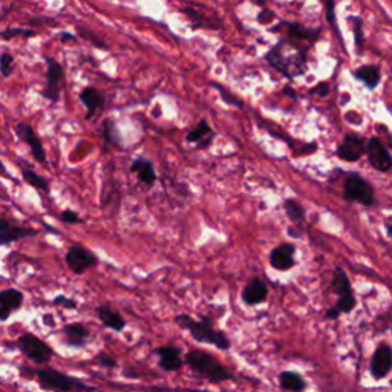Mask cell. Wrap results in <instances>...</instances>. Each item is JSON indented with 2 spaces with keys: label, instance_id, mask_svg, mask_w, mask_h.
<instances>
[{
  "label": "cell",
  "instance_id": "obj_1",
  "mask_svg": "<svg viewBox=\"0 0 392 392\" xmlns=\"http://www.w3.org/2000/svg\"><path fill=\"white\" fill-rule=\"evenodd\" d=\"M265 60L274 71H278L288 80H293L305 74L308 66V50L291 40L282 39L265 54Z\"/></svg>",
  "mask_w": 392,
  "mask_h": 392
},
{
  "label": "cell",
  "instance_id": "obj_2",
  "mask_svg": "<svg viewBox=\"0 0 392 392\" xmlns=\"http://www.w3.org/2000/svg\"><path fill=\"white\" fill-rule=\"evenodd\" d=\"M20 374L23 377L34 378L39 386L45 391L52 392H95L97 388L92 386L81 378L68 375L54 368H28L20 367Z\"/></svg>",
  "mask_w": 392,
  "mask_h": 392
},
{
  "label": "cell",
  "instance_id": "obj_3",
  "mask_svg": "<svg viewBox=\"0 0 392 392\" xmlns=\"http://www.w3.org/2000/svg\"><path fill=\"white\" fill-rule=\"evenodd\" d=\"M174 322L184 331H189L192 339L198 343H205V345H212L221 351H229L231 348L229 337L221 329L215 328L209 316H203L196 320L189 314H178Z\"/></svg>",
  "mask_w": 392,
  "mask_h": 392
},
{
  "label": "cell",
  "instance_id": "obj_4",
  "mask_svg": "<svg viewBox=\"0 0 392 392\" xmlns=\"http://www.w3.org/2000/svg\"><path fill=\"white\" fill-rule=\"evenodd\" d=\"M184 363L199 377L205 378L210 383H223L235 380V374L219 362L215 355L203 349H190L184 355Z\"/></svg>",
  "mask_w": 392,
  "mask_h": 392
},
{
  "label": "cell",
  "instance_id": "obj_5",
  "mask_svg": "<svg viewBox=\"0 0 392 392\" xmlns=\"http://www.w3.org/2000/svg\"><path fill=\"white\" fill-rule=\"evenodd\" d=\"M343 199L349 203L360 204L363 207H373L375 205V194L371 183L357 172L347 174L345 183H343Z\"/></svg>",
  "mask_w": 392,
  "mask_h": 392
},
{
  "label": "cell",
  "instance_id": "obj_6",
  "mask_svg": "<svg viewBox=\"0 0 392 392\" xmlns=\"http://www.w3.org/2000/svg\"><path fill=\"white\" fill-rule=\"evenodd\" d=\"M16 348L26 359H30L37 364L51 362L54 357V349L45 340L32 333H23L22 336H19V339L16 340Z\"/></svg>",
  "mask_w": 392,
  "mask_h": 392
},
{
  "label": "cell",
  "instance_id": "obj_7",
  "mask_svg": "<svg viewBox=\"0 0 392 392\" xmlns=\"http://www.w3.org/2000/svg\"><path fill=\"white\" fill-rule=\"evenodd\" d=\"M46 87L40 91V95L50 103L60 100L61 89L65 86V70L56 59L46 57Z\"/></svg>",
  "mask_w": 392,
  "mask_h": 392
},
{
  "label": "cell",
  "instance_id": "obj_8",
  "mask_svg": "<svg viewBox=\"0 0 392 392\" xmlns=\"http://www.w3.org/2000/svg\"><path fill=\"white\" fill-rule=\"evenodd\" d=\"M65 260L74 274H83L89 268L99 265L97 254L79 244L70 247V250L66 251Z\"/></svg>",
  "mask_w": 392,
  "mask_h": 392
},
{
  "label": "cell",
  "instance_id": "obj_9",
  "mask_svg": "<svg viewBox=\"0 0 392 392\" xmlns=\"http://www.w3.org/2000/svg\"><path fill=\"white\" fill-rule=\"evenodd\" d=\"M14 132L20 140L28 144L34 160H36L39 164H42L43 167L50 166V164H48V156L45 152L43 143L42 140H40V136L37 135L36 129H34L30 123H26V121L17 123V125L14 126Z\"/></svg>",
  "mask_w": 392,
  "mask_h": 392
},
{
  "label": "cell",
  "instance_id": "obj_10",
  "mask_svg": "<svg viewBox=\"0 0 392 392\" xmlns=\"http://www.w3.org/2000/svg\"><path fill=\"white\" fill-rule=\"evenodd\" d=\"M367 143L368 140L362 136L360 134L355 132H348L345 136H343L342 143L337 147L336 154L340 160L347 161V163H355L359 161L360 158L367 154Z\"/></svg>",
  "mask_w": 392,
  "mask_h": 392
},
{
  "label": "cell",
  "instance_id": "obj_11",
  "mask_svg": "<svg viewBox=\"0 0 392 392\" xmlns=\"http://www.w3.org/2000/svg\"><path fill=\"white\" fill-rule=\"evenodd\" d=\"M364 155L368 156V163L371 164V167L375 169L377 172L388 174L392 169V155L378 136H371V138H368L367 154Z\"/></svg>",
  "mask_w": 392,
  "mask_h": 392
},
{
  "label": "cell",
  "instance_id": "obj_12",
  "mask_svg": "<svg viewBox=\"0 0 392 392\" xmlns=\"http://www.w3.org/2000/svg\"><path fill=\"white\" fill-rule=\"evenodd\" d=\"M392 371V348L388 343H380L371 357L369 374L374 380H383Z\"/></svg>",
  "mask_w": 392,
  "mask_h": 392
},
{
  "label": "cell",
  "instance_id": "obj_13",
  "mask_svg": "<svg viewBox=\"0 0 392 392\" xmlns=\"http://www.w3.org/2000/svg\"><path fill=\"white\" fill-rule=\"evenodd\" d=\"M39 233V230L31 229V227H23L11 219L0 218V245H10L20 239L37 236Z\"/></svg>",
  "mask_w": 392,
  "mask_h": 392
},
{
  "label": "cell",
  "instance_id": "obj_14",
  "mask_svg": "<svg viewBox=\"0 0 392 392\" xmlns=\"http://www.w3.org/2000/svg\"><path fill=\"white\" fill-rule=\"evenodd\" d=\"M296 245L290 243H282L270 251L268 262L278 271H288L296 265Z\"/></svg>",
  "mask_w": 392,
  "mask_h": 392
},
{
  "label": "cell",
  "instance_id": "obj_15",
  "mask_svg": "<svg viewBox=\"0 0 392 392\" xmlns=\"http://www.w3.org/2000/svg\"><path fill=\"white\" fill-rule=\"evenodd\" d=\"M154 353L155 355H158V364H160V368L167 371V373H175V371L183 368V364H185L181 348L175 345L158 347Z\"/></svg>",
  "mask_w": 392,
  "mask_h": 392
},
{
  "label": "cell",
  "instance_id": "obj_16",
  "mask_svg": "<svg viewBox=\"0 0 392 392\" xmlns=\"http://www.w3.org/2000/svg\"><path fill=\"white\" fill-rule=\"evenodd\" d=\"M25 294L17 288L0 290V322H6L12 313L19 311L23 305Z\"/></svg>",
  "mask_w": 392,
  "mask_h": 392
},
{
  "label": "cell",
  "instance_id": "obj_17",
  "mask_svg": "<svg viewBox=\"0 0 392 392\" xmlns=\"http://www.w3.org/2000/svg\"><path fill=\"white\" fill-rule=\"evenodd\" d=\"M61 334H63V342L65 345L70 348H85L87 345L89 339H91V333L89 329L80 322L68 323L63 328H61Z\"/></svg>",
  "mask_w": 392,
  "mask_h": 392
},
{
  "label": "cell",
  "instance_id": "obj_18",
  "mask_svg": "<svg viewBox=\"0 0 392 392\" xmlns=\"http://www.w3.org/2000/svg\"><path fill=\"white\" fill-rule=\"evenodd\" d=\"M240 298H243L244 304L249 307L264 304L268 298V287L260 278H251L245 284Z\"/></svg>",
  "mask_w": 392,
  "mask_h": 392
},
{
  "label": "cell",
  "instance_id": "obj_19",
  "mask_svg": "<svg viewBox=\"0 0 392 392\" xmlns=\"http://www.w3.org/2000/svg\"><path fill=\"white\" fill-rule=\"evenodd\" d=\"M181 12L190 20V28L194 31H198L201 28H207V30H223L224 28L221 19L207 17L204 12L196 11L194 6H183Z\"/></svg>",
  "mask_w": 392,
  "mask_h": 392
},
{
  "label": "cell",
  "instance_id": "obj_20",
  "mask_svg": "<svg viewBox=\"0 0 392 392\" xmlns=\"http://www.w3.org/2000/svg\"><path fill=\"white\" fill-rule=\"evenodd\" d=\"M129 170L132 172V174H136V176H138V181L146 185V187H152L156 181L154 163L147 160V158H144V156L135 158L134 163L130 164Z\"/></svg>",
  "mask_w": 392,
  "mask_h": 392
},
{
  "label": "cell",
  "instance_id": "obj_21",
  "mask_svg": "<svg viewBox=\"0 0 392 392\" xmlns=\"http://www.w3.org/2000/svg\"><path fill=\"white\" fill-rule=\"evenodd\" d=\"M80 101L83 103L85 107L87 109V114H86V120H91L92 116L97 114L100 109L105 106V97H103V94L99 91V89H95L92 86H87L85 87L83 91L80 92Z\"/></svg>",
  "mask_w": 392,
  "mask_h": 392
},
{
  "label": "cell",
  "instance_id": "obj_22",
  "mask_svg": "<svg viewBox=\"0 0 392 392\" xmlns=\"http://www.w3.org/2000/svg\"><path fill=\"white\" fill-rule=\"evenodd\" d=\"M97 314L103 325L109 329H112V331L121 333V331H125V328L127 327L126 319L109 305H100L97 308Z\"/></svg>",
  "mask_w": 392,
  "mask_h": 392
},
{
  "label": "cell",
  "instance_id": "obj_23",
  "mask_svg": "<svg viewBox=\"0 0 392 392\" xmlns=\"http://www.w3.org/2000/svg\"><path fill=\"white\" fill-rule=\"evenodd\" d=\"M215 135H213V130L209 125V121L203 118L198 125L190 130V132L185 135V140L189 143H196L198 149H205L207 146H210Z\"/></svg>",
  "mask_w": 392,
  "mask_h": 392
},
{
  "label": "cell",
  "instance_id": "obj_24",
  "mask_svg": "<svg viewBox=\"0 0 392 392\" xmlns=\"http://www.w3.org/2000/svg\"><path fill=\"white\" fill-rule=\"evenodd\" d=\"M278 382L280 389L287 392H305L308 389V382L296 371H282Z\"/></svg>",
  "mask_w": 392,
  "mask_h": 392
},
{
  "label": "cell",
  "instance_id": "obj_25",
  "mask_svg": "<svg viewBox=\"0 0 392 392\" xmlns=\"http://www.w3.org/2000/svg\"><path fill=\"white\" fill-rule=\"evenodd\" d=\"M353 77L355 80L362 81L369 91H374V89L380 85L382 72L375 65H363L360 68H357L355 71H353Z\"/></svg>",
  "mask_w": 392,
  "mask_h": 392
},
{
  "label": "cell",
  "instance_id": "obj_26",
  "mask_svg": "<svg viewBox=\"0 0 392 392\" xmlns=\"http://www.w3.org/2000/svg\"><path fill=\"white\" fill-rule=\"evenodd\" d=\"M290 37L309 40V42H318L320 39V28H307L299 22H284Z\"/></svg>",
  "mask_w": 392,
  "mask_h": 392
},
{
  "label": "cell",
  "instance_id": "obj_27",
  "mask_svg": "<svg viewBox=\"0 0 392 392\" xmlns=\"http://www.w3.org/2000/svg\"><path fill=\"white\" fill-rule=\"evenodd\" d=\"M101 132H103V140H105V146L121 147V136H120L118 127H116L114 120L106 118L105 121H103Z\"/></svg>",
  "mask_w": 392,
  "mask_h": 392
},
{
  "label": "cell",
  "instance_id": "obj_28",
  "mask_svg": "<svg viewBox=\"0 0 392 392\" xmlns=\"http://www.w3.org/2000/svg\"><path fill=\"white\" fill-rule=\"evenodd\" d=\"M284 209H285L288 219H290V221L294 224H300L305 219V215H307L305 209L302 207L300 203L296 201V199H291V198L285 199Z\"/></svg>",
  "mask_w": 392,
  "mask_h": 392
},
{
  "label": "cell",
  "instance_id": "obj_29",
  "mask_svg": "<svg viewBox=\"0 0 392 392\" xmlns=\"http://www.w3.org/2000/svg\"><path fill=\"white\" fill-rule=\"evenodd\" d=\"M22 176H23V180L26 181V184H30L31 187L37 189V190H42V192H46V194H48V192H50V181H48L45 176L39 175L37 172L30 170V169H23L22 170Z\"/></svg>",
  "mask_w": 392,
  "mask_h": 392
},
{
  "label": "cell",
  "instance_id": "obj_30",
  "mask_svg": "<svg viewBox=\"0 0 392 392\" xmlns=\"http://www.w3.org/2000/svg\"><path fill=\"white\" fill-rule=\"evenodd\" d=\"M210 86L213 89H216V91L219 92V95H221L223 101L227 103V105H229V106L236 107V109H243L244 107V101L240 100L239 97H236L235 94H231L229 89H227L225 86H223L221 83H218V81H212Z\"/></svg>",
  "mask_w": 392,
  "mask_h": 392
},
{
  "label": "cell",
  "instance_id": "obj_31",
  "mask_svg": "<svg viewBox=\"0 0 392 392\" xmlns=\"http://www.w3.org/2000/svg\"><path fill=\"white\" fill-rule=\"evenodd\" d=\"M37 36V31H34L31 28H17V26H10V28H6L3 31H0V39L2 40H12L16 37H36Z\"/></svg>",
  "mask_w": 392,
  "mask_h": 392
},
{
  "label": "cell",
  "instance_id": "obj_32",
  "mask_svg": "<svg viewBox=\"0 0 392 392\" xmlns=\"http://www.w3.org/2000/svg\"><path fill=\"white\" fill-rule=\"evenodd\" d=\"M12 71H14V57L10 52H2L0 54V74L3 77H10Z\"/></svg>",
  "mask_w": 392,
  "mask_h": 392
},
{
  "label": "cell",
  "instance_id": "obj_33",
  "mask_svg": "<svg viewBox=\"0 0 392 392\" xmlns=\"http://www.w3.org/2000/svg\"><path fill=\"white\" fill-rule=\"evenodd\" d=\"M354 22V28H353V31H354V45H355V48H357V52H362V50H363V40H364V37H363V22H362V19L360 17H353L351 19Z\"/></svg>",
  "mask_w": 392,
  "mask_h": 392
},
{
  "label": "cell",
  "instance_id": "obj_34",
  "mask_svg": "<svg viewBox=\"0 0 392 392\" xmlns=\"http://www.w3.org/2000/svg\"><path fill=\"white\" fill-rule=\"evenodd\" d=\"M60 221L63 224H70V225H75V224H81L83 223V219L80 218V215L77 212L66 209L60 213Z\"/></svg>",
  "mask_w": 392,
  "mask_h": 392
},
{
  "label": "cell",
  "instance_id": "obj_35",
  "mask_svg": "<svg viewBox=\"0 0 392 392\" xmlns=\"http://www.w3.org/2000/svg\"><path fill=\"white\" fill-rule=\"evenodd\" d=\"M52 305L66 308V309H75L77 308V300L68 298V296H65V294H59L57 298L52 299Z\"/></svg>",
  "mask_w": 392,
  "mask_h": 392
},
{
  "label": "cell",
  "instance_id": "obj_36",
  "mask_svg": "<svg viewBox=\"0 0 392 392\" xmlns=\"http://www.w3.org/2000/svg\"><path fill=\"white\" fill-rule=\"evenodd\" d=\"M95 360H97L100 364H103L105 368H109V369H114V368L118 367V362H116L115 357H112L111 354H107V353H100Z\"/></svg>",
  "mask_w": 392,
  "mask_h": 392
},
{
  "label": "cell",
  "instance_id": "obj_37",
  "mask_svg": "<svg viewBox=\"0 0 392 392\" xmlns=\"http://www.w3.org/2000/svg\"><path fill=\"white\" fill-rule=\"evenodd\" d=\"M80 37H85L86 40H89V42H92L95 46L103 48V50H106L107 48V45L105 42H99V40H95V34L87 32L85 28H80Z\"/></svg>",
  "mask_w": 392,
  "mask_h": 392
},
{
  "label": "cell",
  "instance_id": "obj_38",
  "mask_svg": "<svg viewBox=\"0 0 392 392\" xmlns=\"http://www.w3.org/2000/svg\"><path fill=\"white\" fill-rule=\"evenodd\" d=\"M309 94H318L319 97H327L329 94V86L328 83H325V81H322V83L316 85L313 89H309Z\"/></svg>",
  "mask_w": 392,
  "mask_h": 392
},
{
  "label": "cell",
  "instance_id": "obj_39",
  "mask_svg": "<svg viewBox=\"0 0 392 392\" xmlns=\"http://www.w3.org/2000/svg\"><path fill=\"white\" fill-rule=\"evenodd\" d=\"M48 22L54 26H57V20H54L51 17H32V19H30V25H32V26H39V23H48Z\"/></svg>",
  "mask_w": 392,
  "mask_h": 392
},
{
  "label": "cell",
  "instance_id": "obj_40",
  "mask_svg": "<svg viewBox=\"0 0 392 392\" xmlns=\"http://www.w3.org/2000/svg\"><path fill=\"white\" fill-rule=\"evenodd\" d=\"M59 40H60V42H63V43H68V42H77L79 37L74 36V34H70V32H60L59 34Z\"/></svg>",
  "mask_w": 392,
  "mask_h": 392
},
{
  "label": "cell",
  "instance_id": "obj_41",
  "mask_svg": "<svg viewBox=\"0 0 392 392\" xmlns=\"http://www.w3.org/2000/svg\"><path fill=\"white\" fill-rule=\"evenodd\" d=\"M0 175L2 176H5V178H10V180H12V181H16L14 178H12L10 174H8V170H6V167H5V164L0 161Z\"/></svg>",
  "mask_w": 392,
  "mask_h": 392
},
{
  "label": "cell",
  "instance_id": "obj_42",
  "mask_svg": "<svg viewBox=\"0 0 392 392\" xmlns=\"http://www.w3.org/2000/svg\"><path fill=\"white\" fill-rule=\"evenodd\" d=\"M43 323H45V325H48V327H54V325H56V323H54V320H52V316H51V314H45V316H43Z\"/></svg>",
  "mask_w": 392,
  "mask_h": 392
},
{
  "label": "cell",
  "instance_id": "obj_43",
  "mask_svg": "<svg viewBox=\"0 0 392 392\" xmlns=\"http://www.w3.org/2000/svg\"><path fill=\"white\" fill-rule=\"evenodd\" d=\"M386 233H388V236L392 239V224H386Z\"/></svg>",
  "mask_w": 392,
  "mask_h": 392
},
{
  "label": "cell",
  "instance_id": "obj_44",
  "mask_svg": "<svg viewBox=\"0 0 392 392\" xmlns=\"http://www.w3.org/2000/svg\"><path fill=\"white\" fill-rule=\"evenodd\" d=\"M391 383H392V380H391Z\"/></svg>",
  "mask_w": 392,
  "mask_h": 392
}]
</instances>
